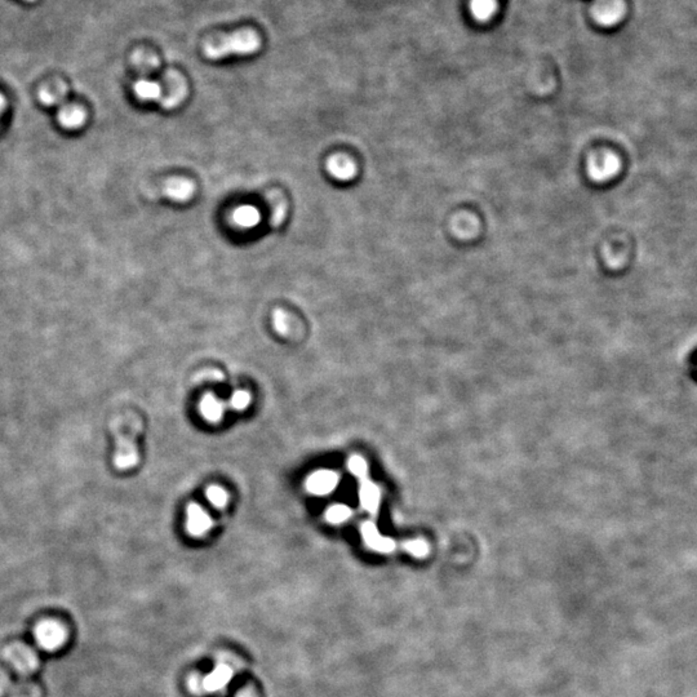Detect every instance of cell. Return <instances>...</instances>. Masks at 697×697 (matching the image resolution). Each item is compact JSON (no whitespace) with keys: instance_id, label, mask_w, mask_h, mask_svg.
<instances>
[{"instance_id":"cell-1","label":"cell","mask_w":697,"mask_h":697,"mask_svg":"<svg viewBox=\"0 0 697 697\" xmlns=\"http://www.w3.org/2000/svg\"><path fill=\"white\" fill-rule=\"evenodd\" d=\"M261 39L253 29H240L230 34H220L204 45V54L210 60H220L230 54L246 56L257 52Z\"/></svg>"},{"instance_id":"cell-2","label":"cell","mask_w":697,"mask_h":697,"mask_svg":"<svg viewBox=\"0 0 697 697\" xmlns=\"http://www.w3.org/2000/svg\"><path fill=\"white\" fill-rule=\"evenodd\" d=\"M591 12L594 19L602 26H613L624 17L625 6L622 0H595Z\"/></svg>"},{"instance_id":"cell-3","label":"cell","mask_w":697,"mask_h":697,"mask_svg":"<svg viewBox=\"0 0 697 697\" xmlns=\"http://www.w3.org/2000/svg\"><path fill=\"white\" fill-rule=\"evenodd\" d=\"M36 643L45 651H56L65 642V630L58 624L45 621L39 624L34 633Z\"/></svg>"},{"instance_id":"cell-4","label":"cell","mask_w":697,"mask_h":697,"mask_svg":"<svg viewBox=\"0 0 697 697\" xmlns=\"http://www.w3.org/2000/svg\"><path fill=\"white\" fill-rule=\"evenodd\" d=\"M338 474L332 471V470H327V469H322V470H318V471H314L313 474H310L306 482H305V487L308 490V492L311 494H315V496H326V494H332L335 491L336 487L338 485Z\"/></svg>"},{"instance_id":"cell-5","label":"cell","mask_w":697,"mask_h":697,"mask_svg":"<svg viewBox=\"0 0 697 697\" xmlns=\"http://www.w3.org/2000/svg\"><path fill=\"white\" fill-rule=\"evenodd\" d=\"M187 521H186V528L187 532L195 536L201 538L205 535L208 531L212 528V518L210 514L204 510L203 508L198 503H190L187 506Z\"/></svg>"},{"instance_id":"cell-6","label":"cell","mask_w":697,"mask_h":697,"mask_svg":"<svg viewBox=\"0 0 697 697\" xmlns=\"http://www.w3.org/2000/svg\"><path fill=\"white\" fill-rule=\"evenodd\" d=\"M160 191L172 202L186 203L194 196L195 186L186 178H171L166 181Z\"/></svg>"},{"instance_id":"cell-7","label":"cell","mask_w":697,"mask_h":697,"mask_svg":"<svg viewBox=\"0 0 697 697\" xmlns=\"http://www.w3.org/2000/svg\"><path fill=\"white\" fill-rule=\"evenodd\" d=\"M361 533L364 542L379 553H390L396 549V541L381 536L373 522H364L361 527Z\"/></svg>"},{"instance_id":"cell-8","label":"cell","mask_w":697,"mask_h":697,"mask_svg":"<svg viewBox=\"0 0 697 697\" xmlns=\"http://www.w3.org/2000/svg\"><path fill=\"white\" fill-rule=\"evenodd\" d=\"M326 167L328 173L338 181H349L357 173L355 164L345 155L331 157L329 159L327 160Z\"/></svg>"},{"instance_id":"cell-9","label":"cell","mask_w":697,"mask_h":697,"mask_svg":"<svg viewBox=\"0 0 697 697\" xmlns=\"http://www.w3.org/2000/svg\"><path fill=\"white\" fill-rule=\"evenodd\" d=\"M359 501L363 509L368 512H377L379 501H381V492L377 485H375L372 480H368L367 478L363 479L361 487H359Z\"/></svg>"},{"instance_id":"cell-10","label":"cell","mask_w":697,"mask_h":697,"mask_svg":"<svg viewBox=\"0 0 697 697\" xmlns=\"http://www.w3.org/2000/svg\"><path fill=\"white\" fill-rule=\"evenodd\" d=\"M231 219L239 228L252 229L261 222V213L253 205H242L233 212Z\"/></svg>"},{"instance_id":"cell-11","label":"cell","mask_w":697,"mask_h":697,"mask_svg":"<svg viewBox=\"0 0 697 697\" xmlns=\"http://www.w3.org/2000/svg\"><path fill=\"white\" fill-rule=\"evenodd\" d=\"M58 123L66 130H78L86 123V113L80 107H66L58 113Z\"/></svg>"},{"instance_id":"cell-12","label":"cell","mask_w":697,"mask_h":697,"mask_svg":"<svg viewBox=\"0 0 697 697\" xmlns=\"http://www.w3.org/2000/svg\"><path fill=\"white\" fill-rule=\"evenodd\" d=\"M201 414L210 423H220L224 415V406L212 394H207L201 402Z\"/></svg>"},{"instance_id":"cell-13","label":"cell","mask_w":697,"mask_h":697,"mask_svg":"<svg viewBox=\"0 0 697 697\" xmlns=\"http://www.w3.org/2000/svg\"><path fill=\"white\" fill-rule=\"evenodd\" d=\"M497 10V0H471L470 1V12L473 17L487 22L494 17Z\"/></svg>"},{"instance_id":"cell-14","label":"cell","mask_w":697,"mask_h":697,"mask_svg":"<svg viewBox=\"0 0 697 697\" xmlns=\"http://www.w3.org/2000/svg\"><path fill=\"white\" fill-rule=\"evenodd\" d=\"M134 92L141 101H162V88L158 83L140 80L134 86Z\"/></svg>"},{"instance_id":"cell-15","label":"cell","mask_w":697,"mask_h":697,"mask_svg":"<svg viewBox=\"0 0 697 697\" xmlns=\"http://www.w3.org/2000/svg\"><path fill=\"white\" fill-rule=\"evenodd\" d=\"M270 203L273 205V214H272V226L278 228L282 225L283 220L285 217L287 212V204L283 201L282 195L278 193H270L267 195Z\"/></svg>"},{"instance_id":"cell-16","label":"cell","mask_w":697,"mask_h":697,"mask_svg":"<svg viewBox=\"0 0 697 697\" xmlns=\"http://www.w3.org/2000/svg\"><path fill=\"white\" fill-rule=\"evenodd\" d=\"M352 510L346 505H334L328 508L326 512V519L331 524H341L352 517Z\"/></svg>"},{"instance_id":"cell-17","label":"cell","mask_w":697,"mask_h":697,"mask_svg":"<svg viewBox=\"0 0 697 697\" xmlns=\"http://www.w3.org/2000/svg\"><path fill=\"white\" fill-rule=\"evenodd\" d=\"M205 497L214 508H224L229 501V494L219 485H211L205 491Z\"/></svg>"},{"instance_id":"cell-18","label":"cell","mask_w":697,"mask_h":697,"mask_svg":"<svg viewBox=\"0 0 697 697\" xmlns=\"http://www.w3.org/2000/svg\"><path fill=\"white\" fill-rule=\"evenodd\" d=\"M347 469H349V471L353 474L354 477L359 478L362 480L367 478L368 465H367L366 460L361 457V456L350 457L349 461H347Z\"/></svg>"},{"instance_id":"cell-19","label":"cell","mask_w":697,"mask_h":697,"mask_svg":"<svg viewBox=\"0 0 697 697\" xmlns=\"http://www.w3.org/2000/svg\"><path fill=\"white\" fill-rule=\"evenodd\" d=\"M273 326L278 334L287 335L290 332V315L283 310H274Z\"/></svg>"},{"instance_id":"cell-20","label":"cell","mask_w":697,"mask_h":697,"mask_svg":"<svg viewBox=\"0 0 697 697\" xmlns=\"http://www.w3.org/2000/svg\"><path fill=\"white\" fill-rule=\"evenodd\" d=\"M249 405H251V394L244 390L235 391L230 398V406L235 411H244Z\"/></svg>"},{"instance_id":"cell-21","label":"cell","mask_w":697,"mask_h":697,"mask_svg":"<svg viewBox=\"0 0 697 697\" xmlns=\"http://www.w3.org/2000/svg\"><path fill=\"white\" fill-rule=\"evenodd\" d=\"M403 547H405V549H406L409 554L418 556V558L428 556V553H429V547H428V544L425 541H423V540H411V541H407Z\"/></svg>"},{"instance_id":"cell-22","label":"cell","mask_w":697,"mask_h":697,"mask_svg":"<svg viewBox=\"0 0 697 697\" xmlns=\"http://www.w3.org/2000/svg\"><path fill=\"white\" fill-rule=\"evenodd\" d=\"M4 107H6V100H4V97L0 95V115L3 113Z\"/></svg>"},{"instance_id":"cell-23","label":"cell","mask_w":697,"mask_h":697,"mask_svg":"<svg viewBox=\"0 0 697 697\" xmlns=\"http://www.w3.org/2000/svg\"><path fill=\"white\" fill-rule=\"evenodd\" d=\"M25 1H36V0H25Z\"/></svg>"}]
</instances>
